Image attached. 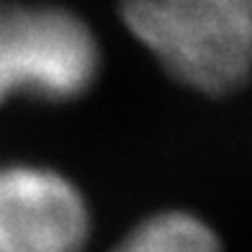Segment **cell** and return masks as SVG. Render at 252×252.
<instances>
[{"mask_svg":"<svg viewBox=\"0 0 252 252\" xmlns=\"http://www.w3.org/2000/svg\"><path fill=\"white\" fill-rule=\"evenodd\" d=\"M121 18L167 75L198 93H234L252 75V0H124Z\"/></svg>","mask_w":252,"mask_h":252,"instance_id":"cell-1","label":"cell"},{"mask_svg":"<svg viewBox=\"0 0 252 252\" xmlns=\"http://www.w3.org/2000/svg\"><path fill=\"white\" fill-rule=\"evenodd\" d=\"M100 72V49L83 18L60 5L0 8V103L72 100Z\"/></svg>","mask_w":252,"mask_h":252,"instance_id":"cell-2","label":"cell"},{"mask_svg":"<svg viewBox=\"0 0 252 252\" xmlns=\"http://www.w3.org/2000/svg\"><path fill=\"white\" fill-rule=\"evenodd\" d=\"M90 214L83 193L41 165H0V252H83Z\"/></svg>","mask_w":252,"mask_h":252,"instance_id":"cell-3","label":"cell"},{"mask_svg":"<svg viewBox=\"0 0 252 252\" xmlns=\"http://www.w3.org/2000/svg\"><path fill=\"white\" fill-rule=\"evenodd\" d=\"M111 252H224L214 229L188 211H162L139 221Z\"/></svg>","mask_w":252,"mask_h":252,"instance_id":"cell-4","label":"cell"}]
</instances>
